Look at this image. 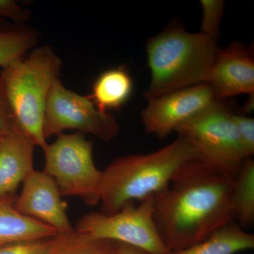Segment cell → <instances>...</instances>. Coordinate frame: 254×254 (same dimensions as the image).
<instances>
[{
	"instance_id": "cb8c5ba5",
	"label": "cell",
	"mask_w": 254,
	"mask_h": 254,
	"mask_svg": "<svg viewBox=\"0 0 254 254\" xmlns=\"http://www.w3.org/2000/svg\"><path fill=\"white\" fill-rule=\"evenodd\" d=\"M118 254H148L144 251L121 242H115Z\"/></svg>"
},
{
	"instance_id": "e0dca14e",
	"label": "cell",
	"mask_w": 254,
	"mask_h": 254,
	"mask_svg": "<svg viewBox=\"0 0 254 254\" xmlns=\"http://www.w3.org/2000/svg\"><path fill=\"white\" fill-rule=\"evenodd\" d=\"M235 221L245 230L254 222V161L248 158L244 162L233 187Z\"/></svg>"
},
{
	"instance_id": "ac0fdd59",
	"label": "cell",
	"mask_w": 254,
	"mask_h": 254,
	"mask_svg": "<svg viewBox=\"0 0 254 254\" xmlns=\"http://www.w3.org/2000/svg\"><path fill=\"white\" fill-rule=\"evenodd\" d=\"M53 254H118L115 242L93 240L74 232L60 234L59 244Z\"/></svg>"
},
{
	"instance_id": "8992f818",
	"label": "cell",
	"mask_w": 254,
	"mask_h": 254,
	"mask_svg": "<svg viewBox=\"0 0 254 254\" xmlns=\"http://www.w3.org/2000/svg\"><path fill=\"white\" fill-rule=\"evenodd\" d=\"M43 151V172L54 180L61 195L78 197L89 205L99 203L102 171L95 166L93 144L84 135L62 133Z\"/></svg>"
},
{
	"instance_id": "ba28073f",
	"label": "cell",
	"mask_w": 254,
	"mask_h": 254,
	"mask_svg": "<svg viewBox=\"0 0 254 254\" xmlns=\"http://www.w3.org/2000/svg\"><path fill=\"white\" fill-rule=\"evenodd\" d=\"M66 129L91 133L102 141H109L117 136L120 126L113 115L97 109L88 96L70 91L58 79L47 100L43 134L47 139Z\"/></svg>"
},
{
	"instance_id": "52a82bcc",
	"label": "cell",
	"mask_w": 254,
	"mask_h": 254,
	"mask_svg": "<svg viewBox=\"0 0 254 254\" xmlns=\"http://www.w3.org/2000/svg\"><path fill=\"white\" fill-rule=\"evenodd\" d=\"M153 196L135 205L129 203L118 213L91 212L80 218L75 230L93 240L121 242L148 254H169L153 218Z\"/></svg>"
},
{
	"instance_id": "277c9868",
	"label": "cell",
	"mask_w": 254,
	"mask_h": 254,
	"mask_svg": "<svg viewBox=\"0 0 254 254\" xmlns=\"http://www.w3.org/2000/svg\"><path fill=\"white\" fill-rule=\"evenodd\" d=\"M62 61L51 47L31 50L25 59L3 68L0 84L13 126L44 149L43 122L50 90L60 79Z\"/></svg>"
},
{
	"instance_id": "7c38bea8",
	"label": "cell",
	"mask_w": 254,
	"mask_h": 254,
	"mask_svg": "<svg viewBox=\"0 0 254 254\" xmlns=\"http://www.w3.org/2000/svg\"><path fill=\"white\" fill-rule=\"evenodd\" d=\"M35 145L16 128L0 138V197L15 195L18 185L34 171Z\"/></svg>"
},
{
	"instance_id": "3957f363",
	"label": "cell",
	"mask_w": 254,
	"mask_h": 254,
	"mask_svg": "<svg viewBox=\"0 0 254 254\" xmlns=\"http://www.w3.org/2000/svg\"><path fill=\"white\" fill-rule=\"evenodd\" d=\"M219 49L211 38L180 26H170L150 38L146 51L151 79L145 98L207 83Z\"/></svg>"
},
{
	"instance_id": "9a60e30c",
	"label": "cell",
	"mask_w": 254,
	"mask_h": 254,
	"mask_svg": "<svg viewBox=\"0 0 254 254\" xmlns=\"http://www.w3.org/2000/svg\"><path fill=\"white\" fill-rule=\"evenodd\" d=\"M254 248L253 234L234 221L220 227L202 242L169 254H236Z\"/></svg>"
},
{
	"instance_id": "484cf974",
	"label": "cell",
	"mask_w": 254,
	"mask_h": 254,
	"mask_svg": "<svg viewBox=\"0 0 254 254\" xmlns=\"http://www.w3.org/2000/svg\"><path fill=\"white\" fill-rule=\"evenodd\" d=\"M2 133H0V138H1V136H2Z\"/></svg>"
},
{
	"instance_id": "4316f807",
	"label": "cell",
	"mask_w": 254,
	"mask_h": 254,
	"mask_svg": "<svg viewBox=\"0 0 254 254\" xmlns=\"http://www.w3.org/2000/svg\"><path fill=\"white\" fill-rule=\"evenodd\" d=\"M0 246H1V245H0Z\"/></svg>"
},
{
	"instance_id": "9c48e42d",
	"label": "cell",
	"mask_w": 254,
	"mask_h": 254,
	"mask_svg": "<svg viewBox=\"0 0 254 254\" xmlns=\"http://www.w3.org/2000/svg\"><path fill=\"white\" fill-rule=\"evenodd\" d=\"M148 100L141 118L145 131L165 139L187 120L218 101L208 83L160 95Z\"/></svg>"
},
{
	"instance_id": "6da1fadb",
	"label": "cell",
	"mask_w": 254,
	"mask_h": 254,
	"mask_svg": "<svg viewBox=\"0 0 254 254\" xmlns=\"http://www.w3.org/2000/svg\"><path fill=\"white\" fill-rule=\"evenodd\" d=\"M235 180L193 160L153 196V221L170 252L202 242L235 221Z\"/></svg>"
},
{
	"instance_id": "44dd1931",
	"label": "cell",
	"mask_w": 254,
	"mask_h": 254,
	"mask_svg": "<svg viewBox=\"0 0 254 254\" xmlns=\"http://www.w3.org/2000/svg\"><path fill=\"white\" fill-rule=\"evenodd\" d=\"M232 119L238 130L242 144L249 157L254 154V120L242 115L232 113Z\"/></svg>"
},
{
	"instance_id": "d6986e66",
	"label": "cell",
	"mask_w": 254,
	"mask_h": 254,
	"mask_svg": "<svg viewBox=\"0 0 254 254\" xmlns=\"http://www.w3.org/2000/svg\"><path fill=\"white\" fill-rule=\"evenodd\" d=\"M200 3L203 16L199 32L217 42L220 36V24L225 11V1L222 0H201Z\"/></svg>"
},
{
	"instance_id": "7402d4cb",
	"label": "cell",
	"mask_w": 254,
	"mask_h": 254,
	"mask_svg": "<svg viewBox=\"0 0 254 254\" xmlns=\"http://www.w3.org/2000/svg\"><path fill=\"white\" fill-rule=\"evenodd\" d=\"M31 12L14 0H0V18L12 20L15 24L24 25L29 19Z\"/></svg>"
},
{
	"instance_id": "ffe728a7",
	"label": "cell",
	"mask_w": 254,
	"mask_h": 254,
	"mask_svg": "<svg viewBox=\"0 0 254 254\" xmlns=\"http://www.w3.org/2000/svg\"><path fill=\"white\" fill-rule=\"evenodd\" d=\"M60 234L54 237L23 241L0 246V254H53L59 244Z\"/></svg>"
},
{
	"instance_id": "603a6c76",
	"label": "cell",
	"mask_w": 254,
	"mask_h": 254,
	"mask_svg": "<svg viewBox=\"0 0 254 254\" xmlns=\"http://www.w3.org/2000/svg\"><path fill=\"white\" fill-rule=\"evenodd\" d=\"M2 88L0 84V133H7L14 128Z\"/></svg>"
},
{
	"instance_id": "7a4b0ae2",
	"label": "cell",
	"mask_w": 254,
	"mask_h": 254,
	"mask_svg": "<svg viewBox=\"0 0 254 254\" xmlns=\"http://www.w3.org/2000/svg\"><path fill=\"white\" fill-rule=\"evenodd\" d=\"M199 160L194 148L178 136L149 154L120 157L102 171L98 194L100 212L118 213L134 200L147 199L165 190L184 166Z\"/></svg>"
},
{
	"instance_id": "d4e9b609",
	"label": "cell",
	"mask_w": 254,
	"mask_h": 254,
	"mask_svg": "<svg viewBox=\"0 0 254 254\" xmlns=\"http://www.w3.org/2000/svg\"><path fill=\"white\" fill-rule=\"evenodd\" d=\"M254 93L250 95V98L246 102L245 105H244L243 109H242V113H250L254 111Z\"/></svg>"
},
{
	"instance_id": "5b68a950",
	"label": "cell",
	"mask_w": 254,
	"mask_h": 254,
	"mask_svg": "<svg viewBox=\"0 0 254 254\" xmlns=\"http://www.w3.org/2000/svg\"><path fill=\"white\" fill-rule=\"evenodd\" d=\"M194 148L199 161L227 176L236 178L244 162L250 158L242 144L232 113L217 101L175 130Z\"/></svg>"
},
{
	"instance_id": "4fadbf2b",
	"label": "cell",
	"mask_w": 254,
	"mask_h": 254,
	"mask_svg": "<svg viewBox=\"0 0 254 254\" xmlns=\"http://www.w3.org/2000/svg\"><path fill=\"white\" fill-rule=\"evenodd\" d=\"M16 195L0 197V245L50 238L59 235L53 227L18 213Z\"/></svg>"
},
{
	"instance_id": "30bf717a",
	"label": "cell",
	"mask_w": 254,
	"mask_h": 254,
	"mask_svg": "<svg viewBox=\"0 0 254 254\" xmlns=\"http://www.w3.org/2000/svg\"><path fill=\"white\" fill-rule=\"evenodd\" d=\"M56 183L45 172L34 170L23 182L14 207L18 213L44 222L59 234L75 232L66 215V203L62 200Z\"/></svg>"
},
{
	"instance_id": "5bb4252c",
	"label": "cell",
	"mask_w": 254,
	"mask_h": 254,
	"mask_svg": "<svg viewBox=\"0 0 254 254\" xmlns=\"http://www.w3.org/2000/svg\"><path fill=\"white\" fill-rule=\"evenodd\" d=\"M131 75L123 66L104 71L96 78L88 98L97 109L103 113L108 110H118L131 97L133 91Z\"/></svg>"
},
{
	"instance_id": "8fae6325",
	"label": "cell",
	"mask_w": 254,
	"mask_h": 254,
	"mask_svg": "<svg viewBox=\"0 0 254 254\" xmlns=\"http://www.w3.org/2000/svg\"><path fill=\"white\" fill-rule=\"evenodd\" d=\"M207 83L218 101L234 95L254 93L253 48L234 41L219 49Z\"/></svg>"
},
{
	"instance_id": "2e32d148",
	"label": "cell",
	"mask_w": 254,
	"mask_h": 254,
	"mask_svg": "<svg viewBox=\"0 0 254 254\" xmlns=\"http://www.w3.org/2000/svg\"><path fill=\"white\" fill-rule=\"evenodd\" d=\"M38 38L36 29L26 25H0V66L3 69L25 59Z\"/></svg>"
}]
</instances>
